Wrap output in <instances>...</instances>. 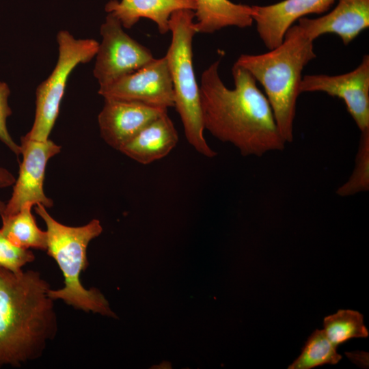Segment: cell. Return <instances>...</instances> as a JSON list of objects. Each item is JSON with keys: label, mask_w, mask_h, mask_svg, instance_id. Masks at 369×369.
<instances>
[{"label": "cell", "mask_w": 369, "mask_h": 369, "mask_svg": "<svg viewBox=\"0 0 369 369\" xmlns=\"http://www.w3.org/2000/svg\"><path fill=\"white\" fill-rule=\"evenodd\" d=\"M220 61L202 74L200 104L204 130L219 141L234 146L244 156H262L284 150L282 137L266 96L246 69L234 64L233 89L219 73Z\"/></svg>", "instance_id": "obj_1"}, {"label": "cell", "mask_w": 369, "mask_h": 369, "mask_svg": "<svg viewBox=\"0 0 369 369\" xmlns=\"http://www.w3.org/2000/svg\"><path fill=\"white\" fill-rule=\"evenodd\" d=\"M50 289L38 271L0 267V368L39 359L56 337L57 316Z\"/></svg>", "instance_id": "obj_2"}, {"label": "cell", "mask_w": 369, "mask_h": 369, "mask_svg": "<svg viewBox=\"0 0 369 369\" xmlns=\"http://www.w3.org/2000/svg\"><path fill=\"white\" fill-rule=\"evenodd\" d=\"M313 42L298 25H293L275 48L262 54H242L234 63L246 69L264 87L286 144L293 140V124L303 70L316 56Z\"/></svg>", "instance_id": "obj_3"}, {"label": "cell", "mask_w": 369, "mask_h": 369, "mask_svg": "<svg viewBox=\"0 0 369 369\" xmlns=\"http://www.w3.org/2000/svg\"><path fill=\"white\" fill-rule=\"evenodd\" d=\"M35 206L36 213L46 227V251L55 260L64 279V287L51 288L49 296L85 312L113 316L102 293L96 288H85L81 282V274L88 266V245L102 231L99 220L94 219L82 226H68L56 221L42 204Z\"/></svg>", "instance_id": "obj_4"}, {"label": "cell", "mask_w": 369, "mask_h": 369, "mask_svg": "<svg viewBox=\"0 0 369 369\" xmlns=\"http://www.w3.org/2000/svg\"><path fill=\"white\" fill-rule=\"evenodd\" d=\"M194 11L180 10L169 19L171 43L165 55L172 77L174 107L177 111L188 143L200 154L213 158L217 154L204 136L200 87L193 66Z\"/></svg>", "instance_id": "obj_5"}, {"label": "cell", "mask_w": 369, "mask_h": 369, "mask_svg": "<svg viewBox=\"0 0 369 369\" xmlns=\"http://www.w3.org/2000/svg\"><path fill=\"white\" fill-rule=\"evenodd\" d=\"M58 58L49 77L36 91L35 118L31 130L23 137L46 141L58 117L68 77L75 67L86 64L96 55L99 43L94 39H77L66 30L57 35Z\"/></svg>", "instance_id": "obj_6"}, {"label": "cell", "mask_w": 369, "mask_h": 369, "mask_svg": "<svg viewBox=\"0 0 369 369\" xmlns=\"http://www.w3.org/2000/svg\"><path fill=\"white\" fill-rule=\"evenodd\" d=\"M100 33L102 41L93 71L100 87L110 85L154 59L151 51L131 38L120 22L109 14L101 25Z\"/></svg>", "instance_id": "obj_7"}, {"label": "cell", "mask_w": 369, "mask_h": 369, "mask_svg": "<svg viewBox=\"0 0 369 369\" xmlns=\"http://www.w3.org/2000/svg\"><path fill=\"white\" fill-rule=\"evenodd\" d=\"M18 177L15 180L13 192L1 216L18 212L25 205L41 204L51 208L53 202L46 197L43 184L49 160L58 154L61 146L51 140L36 141L21 137Z\"/></svg>", "instance_id": "obj_8"}, {"label": "cell", "mask_w": 369, "mask_h": 369, "mask_svg": "<svg viewBox=\"0 0 369 369\" xmlns=\"http://www.w3.org/2000/svg\"><path fill=\"white\" fill-rule=\"evenodd\" d=\"M98 94L104 98L133 100L150 106L174 107V94L165 56L154 58L137 70L105 87Z\"/></svg>", "instance_id": "obj_9"}, {"label": "cell", "mask_w": 369, "mask_h": 369, "mask_svg": "<svg viewBox=\"0 0 369 369\" xmlns=\"http://www.w3.org/2000/svg\"><path fill=\"white\" fill-rule=\"evenodd\" d=\"M323 92L342 99L361 133L369 131V56L351 72L338 75L307 74L300 92Z\"/></svg>", "instance_id": "obj_10"}, {"label": "cell", "mask_w": 369, "mask_h": 369, "mask_svg": "<svg viewBox=\"0 0 369 369\" xmlns=\"http://www.w3.org/2000/svg\"><path fill=\"white\" fill-rule=\"evenodd\" d=\"M167 109L139 102L105 98L98 117L100 136L111 148L119 150Z\"/></svg>", "instance_id": "obj_11"}, {"label": "cell", "mask_w": 369, "mask_h": 369, "mask_svg": "<svg viewBox=\"0 0 369 369\" xmlns=\"http://www.w3.org/2000/svg\"><path fill=\"white\" fill-rule=\"evenodd\" d=\"M336 0H284L269 5L251 6L259 37L269 49L279 45L288 29L304 16L327 12Z\"/></svg>", "instance_id": "obj_12"}, {"label": "cell", "mask_w": 369, "mask_h": 369, "mask_svg": "<svg viewBox=\"0 0 369 369\" xmlns=\"http://www.w3.org/2000/svg\"><path fill=\"white\" fill-rule=\"evenodd\" d=\"M297 25L312 41L323 34L335 33L348 45L369 27V0H338L328 14L316 18H301Z\"/></svg>", "instance_id": "obj_13"}, {"label": "cell", "mask_w": 369, "mask_h": 369, "mask_svg": "<svg viewBox=\"0 0 369 369\" xmlns=\"http://www.w3.org/2000/svg\"><path fill=\"white\" fill-rule=\"evenodd\" d=\"M197 8L196 0H111L105 5V10L118 19L122 27L130 29L140 18L152 20L160 33L169 31L171 15L180 10Z\"/></svg>", "instance_id": "obj_14"}, {"label": "cell", "mask_w": 369, "mask_h": 369, "mask_svg": "<svg viewBox=\"0 0 369 369\" xmlns=\"http://www.w3.org/2000/svg\"><path fill=\"white\" fill-rule=\"evenodd\" d=\"M178 142V135L167 113L162 115L124 145L119 151L143 165L169 154Z\"/></svg>", "instance_id": "obj_15"}, {"label": "cell", "mask_w": 369, "mask_h": 369, "mask_svg": "<svg viewBox=\"0 0 369 369\" xmlns=\"http://www.w3.org/2000/svg\"><path fill=\"white\" fill-rule=\"evenodd\" d=\"M194 27L197 33H213L228 27L245 28L254 23L251 6L230 0H196Z\"/></svg>", "instance_id": "obj_16"}, {"label": "cell", "mask_w": 369, "mask_h": 369, "mask_svg": "<svg viewBox=\"0 0 369 369\" xmlns=\"http://www.w3.org/2000/svg\"><path fill=\"white\" fill-rule=\"evenodd\" d=\"M32 205H25L18 212L1 216L3 234L14 245L23 249L46 250V231L41 230L31 213Z\"/></svg>", "instance_id": "obj_17"}, {"label": "cell", "mask_w": 369, "mask_h": 369, "mask_svg": "<svg viewBox=\"0 0 369 369\" xmlns=\"http://www.w3.org/2000/svg\"><path fill=\"white\" fill-rule=\"evenodd\" d=\"M342 355L328 339L323 329H316L308 338L301 355L288 369H311L324 364H336Z\"/></svg>", "instance_id": "obj_18"}, {"label": "cell", "mask_w": 369, "mask_h": 369, "mask_svg": "<svg viewBox=\"0 0 369 369\" xmlns=\"http://www.w3.org/2000/svg\"><path fill=\"white\" fill-rule=\"evenodd\" d=\"M323 325L328 339L336 348L350 339L367 338L369 335L363 315L355 310H340L326 316Z\"/></svg>", "instance_id": "obj_19"}, {"label": "cell", "mask_w": 369, "mask_h": 369, "mask_svg": "<svg viewBox=\"0 0 369 369\" xmlns=\"http://www.w3.org/2000/svg\"><path fill=\"white\" fill-rule=\"evenodd\" d=\"M361 133L353 172L336 191L340 197L351 196L369 190V131Z\"/></svg>", "instance_id": "obj_20"}, {"label": "cell", "mask_w": 369, "mask_h": 369, "mask_svg": "<svg viewBox=\"0 0 369 369\" xmlns=\"http://www.w3.org/2000/svg\"><path fill=\"white\" fill-rule=\"evenodd\" d=\"M34 260L35 256L30 249L14 245L0 229V267L18 272Z\"/></svg>", "instance_id": "obj_21"}, {"label": "cell", "mask_w": 369, "mask_h": 369, "mask_svg": "<svg viewBox=\"0 0 369 369\" xmlns=\"http://www.w3.org/2000/svg\"><path fill=\"white\" fill-rule=\"evenodd\" d=\"M10 90L8 85L0 81V140L14 154H20V146L11 137L6 125L8 118L12 114L8 104Z\"/></svg>", "instance_id": "obj_22"}, {"label": "cell", "mask_w": 369, "mask_h": 369, "mask_svg": "<svg viewBox=\"0 0 369 369\" xmlns=\"http://www.w3.org/2000/svg\"><path fill=\"white\" fill-rule=\"evenodd\" d=\"M15 178L6 169L0 167V188L11 186L15 182ZM5 204L0 200V216L3 213Z\"/></svg>", "instance_id": "obj_23"}]
</instances>
